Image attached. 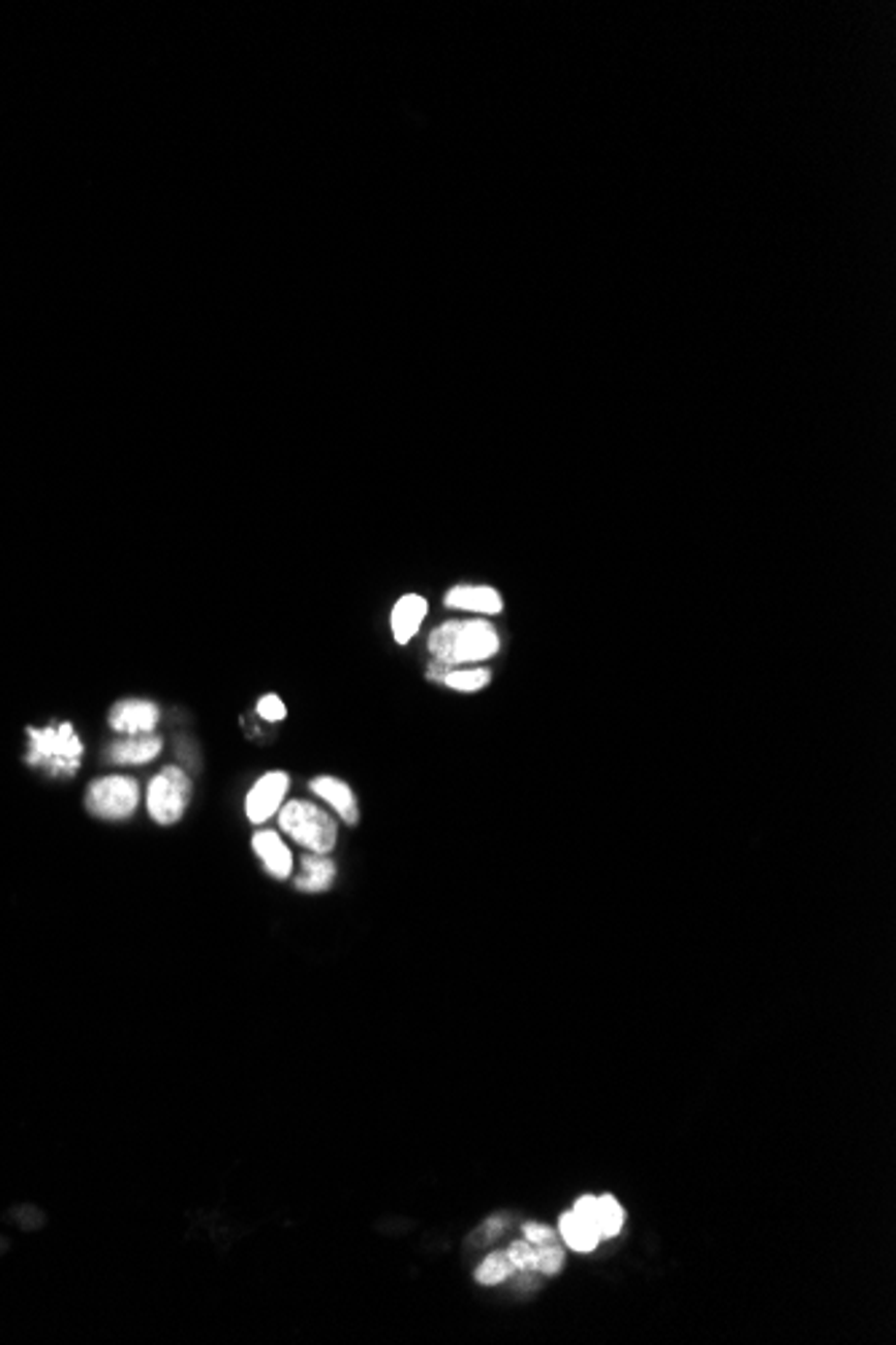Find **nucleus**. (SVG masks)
<instances>
[{
    "label": "nucleus",
    "mask_w": 896,
    "mask_h": 1345,
    "mask_svg": "<svg viewBox=\"0 0 896 1345\" xmlns=\"http://www.w3.org/2000/svg\"><path fill=\"white\" fill-rule=\"evenodd\" d=\"M430 653L435 663L449 669L462 663H475L492 658L499 650V636L486 621H449L440 623L430 634Z\"/></svg>",
    "instance_id": "nucleus-1"
},
{
    "label": "nucleus",
    "mask_w": 896,
    "mask_h": 1345,
    "mask_svg": "<svg viewBox=\"0 0 896 1345\" xmlns=\"http://www.w3.org/2000/svg\"><path fill=\"white\" fill-rule=\"evenodd\" d=\"M30 736V752L27 763L35 769H43L54 776H73L81 766L84 744L70 723L52 725V728H27Z\"/></svg>",
    "instance_id": "nucleus-2"
},
{
    "label": "nucleus",
    "mask_w": 896,
    "mask_h": 1345,
    "mask_svg": "<svg viewBox=\"0 0 896 1345\" xmlns=\"http://www.w3.org/2000/svg\"><path fill=\"white\" fill-rule=\"evenodd\" d=\"M279 828L290 835L292 841L301 846L312 848L314 855H328L336 846V823L328 811H322L317 803L309 801H290L279 811Z\"/></svg>",
    "instance_id": "nucleus-3"
},
{
    "label": "nucleus",
    "mask_w": 896,
    "mask_h": 1345,
    "mask_svg": "<svg viewBox=\"0 0 896 1345\" xmlns=\"http://www.w3.org/2000/svg\"><path fill=\"white\" fill-rule=\"evenodd\" d=\"M140 801V787L129 776H102L94 779L87 793L89 814L100 819H127L134 814Z\"/></svg>",
    "instance_id": "nucleus-4"
},
{
    "label": "nucleus",
    "mask_w": 896,
    "mask_h": 1345,
    "mask_svg": "<svg viewBox=\"0 0 896 1345\" xmlns=\"http://www.w3.org/2000/svg\"><path fill=\"white\" fill-rule=\"evenodd\" d=\"M191 798V782L180 769L169 766L148 787V811L159 825H175Z\"/></svg>",
    "instance_id": "nucleus-5"
},
{
    "label": "nucleus",
    "mask_w": 896,
    "mask_h": 1345,
    "mask_svg": "<svg viewBox=\"0 0 896 1345\" xmlns=\"http://www.w3.org/2000/svg\"><path fill=\"white\" fill-rule=\"evenodd\" d=\"M287 787H290V776L282 774V771H272V774L260 776L245 803L250 823L264 825L266 819H272L279 811V803L285 798Z\"/></svg>",
    "instance_id": "nucleus-6"
},
{
    "label": "nucleus",
    "mask_w": 896,
    "mask_h": 1345,
    "mask_svg": "<svg viewBox=\"0 0 896 1345\" xmlns=\"http://www.w3.org/2000/svg\"><path fill=\"white\" fill-rule=\"evenodd\" d=\"M156 723H159V707L143 698L119 701L111 710V728L119 734H151Z\"/></svg>",
    "instance_id": "nucleus-7"
},
{
    "label": "nucleus",
    "mask_w": 896,
    "mask_h": 1345,
    "mask_svg": "<svg viewBox=\"0 0 896 1345\" xmlns=\"http://www.w3.org/2000/svg\"><path fill=\"white\" fill-rule=\"evenodd\" d=\"M454 610L484 612V616H497L502 612V597L492 586H457L445 594L443 599Z\"/></svg>",
    "instance_id": "nucleus-8"
},
{
    "label": "nucleus",
    "mask_w": 896,
    "mask_h": 1345,
    "mask_svg": "<svg viewBox=\"0 0 896 1345\" xmlns=\"http://www.w3.org/2000/svg\"><path fill=\"white\" fill-rule=\"evenodd\" d=\"M427 616V599L419 597V594H405V597L398 599V604L392 607V636H395V642L405 645L411 642L413 636H416L419 626L425 621Z\"/></svg>",
    "instance_id": "nucleus-9"
},
{
    "label": "nucleus",
    "mask_w": 896,
    "mask_h": 1345,
    "mask_svg": "<svg viewBox=\"0 0 896 1345\" xmlns=\"http://www.w3.org/2000/svg\"><path fill=\"white\" fill-rule=\"evenodd\" d=\"M312 793L319 796L322 801H328L336 809V814L344 819L346 825H358L360 811H358V801H354V793L349 789V784L341 782V779H333V776H317L312 782Z\"/></svg>",
    "instance_id": "nucleus-10"
},
{
    "label": "nucleus",
    "mask_w": 896,
    "mask_h": 1345,
    "mask_svg": "<svg viewBox=\"0 0 896 1345\" xmlns=\"http://www.w3.org/2000/svg\"><path fill=\"white\" fill-rule=\"evenodd\" d=\"M253 848L255 855L264 860L266 870H269L274 878H287V875L292 873L290 848L282 843V838H279L277 833H272V830H260V833H255Z\"/></svg>",
    "instance_id": "nucleus-11"
},
{
    "label": "nucleus",
    "mask_w": 896,
    "mask_h": 1345,
    "mask_svg": "<svg viewBox=\"0 0 896 1345\" xmlns=\"http://www.w3.org/2000/svg\"><path fill=\"white\" fill-rule=\"evenodd\" d=\"M161 752V739L153 734L137 736V739H121L116 742L114 747L107 749V755L111 760L119 763V766H140V763H148Z\"/></svg>",
    "instance_id": "nucleus-12"
},
{
    "label": "nucleus",
    "mask_w": 896,
    "mask_h": 1345,
    "mask_svg": "<svg viewBox=\"0 0 896 1345\" xmlns=\"http://www.w3.org/2000/svg\"><path fill=\"white\" fill-rule=\"evenodd\" d=\"M336 878V865L326 855H309L301 862V875L296 878V887L304 892H326L331 889Z\"/></svg>",
    "instance_id": "nucleus-13"
},
{
    "label": "nucleus",
    "mask_w": 896,
    "mask_h": 1345,
    "mask_svg": "<svg viewBox=\"0 0 896 1345\" xmlns=\"http://www.w3.org/2000/svg\"><path fill=\"white\" fill-rule=\"evenodd\" d=\"M558 1235H561L564 1244L569 1246V1249H575V1252H593V1249L598 1246V1241H601L596 1230H593V1227L588 1225L575 1208L561 1217V1222H558Z\"/></svg>",
    "instance_id": "nucleus-14"
},
{
    "label": "nucleus",
    "mask_w": 896,
    "mask_h": 1345,
    "mask_svg": "<svg viewBox=\"0 0 896 1345\" xmlns=\"http://www.w3.org/2000/svg\"><path fill=\"white\" fill-rule=\"evenodd\" d=\"M623 1225H625L623 1206H620L618 1200L612 1198V1195H601V1198H598V1212H596L598 1238H615V1235L623 1230Z\"/></svg>",
    "instance_id": "nucleus-15"
},
{
    "label": "nucleus",
    "mask_w": 896,
    "mask_h": 1345,
    "mask_svg": "<svg viewBox=\"0 0 896 1345\" xmlns=\"http://www.w3.org/2000/svg\"><path fill=\"white\" fill-rule=\"evenodd\" d=\"M513 1273H516V1265L511 1262L507 1252H494L478 1265V1271H475V1281L484 1286H494L511 1279Z\"/></svg>",
    "instance_id": "nucleus-16"
},
{
    "label": "nucleus",
    "mask_w": 896,
    "mask_h": 1345,
    "mask_svg": "<svg viewBox=\"0 0 896 1345\" xmlns=\"http://www.w3.org/2000/svg\"><path fill=\"white\" fill-rule=\"evenodd\" d=\"M489 680H492V671L489 669H445V675L440 677V683H445L454 690H462V693L486 688Z\"/></svg>",
    "instance_id": "nucleus-17"
},
{
    "label": "nucleus",
    "mask_w": 896,
    "mask_h": 1345,
    "mask_svg": "<svg viewBox=\"0 0 896 1345\" xmlns=\"http://www.w3.org/2000/svg\"><path fill=\"white\" fill-rule=\"evenodd\" d=\"M511 1262L516 1265V1273H537V1244L531 1241H516L511 1249H505Z\"/></svg>",
    "instance_id": "nucleus-18"
},
{
    "label": "nucleus",
    "mask_w": 896,
    "mask_h": 1345,
    "mask_svg": "<svg viewBox=\"0 0 896 1345\" xmlns=\"http://www.w3.org/2000/svg\"><path fill=\"white\" fill-rule=\"evenodd\" d=\"M566 1254L564 1249L558 1246V1241L553 1244H537V1271L539 1273H558L564 1267Z\"/></svg>",
    "instance_id": "nucleus-19"
},
{
    "label": "nucleus",
    "mask_w": 896,
    "mask_h": 1345,
    "mask_svg": "<svg viewBox=\"0 0 896 1345\" xmlns=\"http://www.w3.org/2000/svg\"><path fill=\"white\" fill-rule=\"evenodd\" d=\"M258 715L264 717V720H272V723H277V720H282V717L287 715V710H285V704L279 701V696L269 693V696H264L258 701Z\"/></svg>",
    "instance_id": "nucleus-20"
},
{
    "label": "nucleus",
    "mask_w": 896,
    "mask_h": 1345,
    "mask_svg": "<svg viewBox=\"0 0 896 1345\" xmlns=\"http://www.w3.org/2000/svg\"><path fill=\"white\" fill-rule=\"evenodd\" d=\"M524 1238L531 1241V1244H553V1241H558V1233H553L548 1225L529 1222V1225H524Z\"/></svg>",
    "instance_id": "nucleus-21"
}]
</instances>
